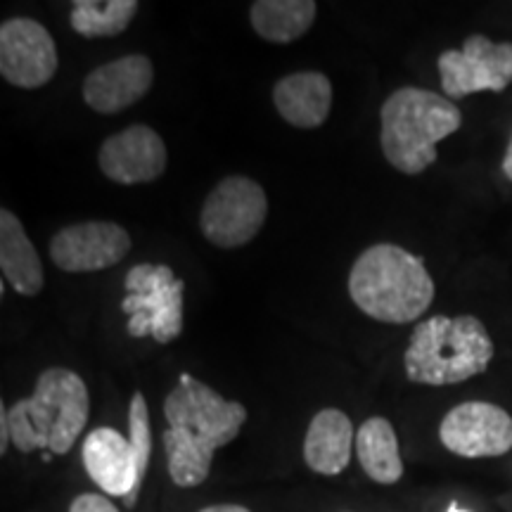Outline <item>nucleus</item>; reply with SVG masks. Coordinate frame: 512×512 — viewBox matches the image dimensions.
Instances as JSON below:
<instances>
[{
  "instance_id": "39448f33",
  "label": "nucleus",
  "mask_w": 512,
  "mask_h": 512,
  "mask_svg": "<svg viewBox=\"0 0 512 512\" xmlns=\"http://www.w3.org/2000/svg\"><path fill=\"white\" fill-rule=\"evenodd\" d=\"M494 351V339L477 316H432L415 325L403 368L415 384L446 387L486 373Z\"/></svg>"
},
{
  "instance_id": "f8f14e48",
  "label": "nucleus",
  "mask_w": 512,
  "mask_h": 512,
  "mask_svg": "<svg viewBox=\"0 0 512 512\" xmlns=\"http://www.w3.org/2000/svg\"><path fill=\"white\" fill-rule=\"evenodd\" d=\"M169 152L155 128L133 124L100 145L98 164L110 181L119 185L152 183L166 171Z\"/></svg>"
},
{
  "instance_id": "7ed1b4c3",
  "label": "nucleus",
  "mask_w": 512,
  "mask_h": 512,
  "mask_svg": "<svg viewBox=\"0 0 512 512\" xmlns=\"http://www.w3.org/2000/svg\"><path fill=\"white\" fill-rule=\"evenodd\" d=\"M91 396L81 375L67 368H48L38 375L29 399L8 408L12 446L22 453L64 456L86 430Z\"/></svg>"
},
{
  "instance_id": "4468645a",
  "label": "nucleus",
  "mask_w": 512,
  "mask_h": 512,
  "mask_svg": "<svg viewBox=\"0 0 512 512\" xmlns=\"http://www.w3.org/2000/svg\"><path fill=\"white\" fill-rule=\"evenodd\" d=\"M155 81V67L145 55H124L95 67L83 81V100L98 114H119L147 95Z\"/></svg>"
},
{
  "instance_id": "20e7f679",
  "label": "nucleus",
  "mask_w": 512,
  "mask_h": 512,
  "mask_svg": "<svg viewBox=\"0 0 512 512\" xmlns=\"http://www.w3.org/2000/svg\"><path fill=\"white\" fill-rule=\"evenodd\" d=\"M380 121L384 159L401 174L418 176L437 162V145L463 126V114L444 95L403 86L384 100Z\"/></svg>"
},
{
  "instance_id": "423d86ee",
  "label": "nucleus",
  "mask_w": 512,
  "mask_h": 512,
  "mask_svg": "<svg viewBox=\"0 0 512 512\" xmlns=\"http://www.w3.org/2000/svg\"><path fill=\"white\" fill-rule=\"evenodd\" d=\"M126 297L121 311L128 313V335L152 337L169 344L183 332L185 283L166 264H138L124 278Z\"/></svg>"
},
{
  "instance_id": "5701e85b",
  "label": "nucleus",
  "mask_w": 512,
  "mask_h": 512,
  "mask_svg": "<svg viewBox=\"0 0 512 512\" xmlns=\"http://www.w3.org/2000/svg\"><path fill=\"white\" fill-rule=\"evenodd\" d=\"M200 512H252L247 510L245 505H233V503H223V505H209V508H204Z\"/></svg>"
},
{
  "instance_id": "0eeeda50",
  "label": "nucleus",
  "mask_w": 512,
  "mask_h": 512,
  "mask_svg": "<svg viewBox=\"0 0 512 512\" xmlns=\"http://www.w3.org/2000/svg\"><path fill=\"white\" fill-rule=\"evenodd\" d=\"M268 197L247 176H228L214 185L200 211L202 235L211 245L235 249L252 242L264 228Z\"/></svg>"
},
{
  "instance_id": "aec40b11",
  "label": "nucleus",
  "mask_w": 512,
  "mask_h": 512,
  "mask_svg": "<svg viewBox=\"0 0 512 512\" xmlns=\"http://www.w3.org/2000/svg\"><path fill=\"white\" fill-rule=\"evenodd\" d=\"M138 10L136 0H74L69 22L83 38H110L124 34Z\"/></svg>"
},
{
  "instance_id": "b1692460",
  "label": "nucleus",
  "mask_w": 512,
  "mask_h": 512,
  "mask_svg": "<svg viewBox=\"0 0 512 512\" xmlns=\"http://www.w3.org/2000/svg\"><path fill=\"white\" fill-rule=\"evenodd\" d=\"M501 169H503V174L512 181V140H510V145H508V152H505V157H503Z\"/></svg>"
},
{
  "instance_id": "1a4fd4ad",
  "label": "nucleus",
  "mask_w": 512,
  "mask_h": 512,
  "mask_svg": "<svg viewBox=\"0 0 512 512\" xmlns=\"http://www.w3.org/2000/svg\"><path fill=\"white\" fill-rule=\"evenodd\" d=\"M60 67L50 31L29 17H12L0 27V74L10 86L34 88L53 81Z\"/></svg>"
},
{
  "instance_id": "f257e3e1",
  "label": "nucleus",
  "mask_w": 512,
  "mask_h": 512,
  "mask_svg": "<svg viewBox=\"0 0 512 512\" xmlns=\"http://www.w3.org/2000/svg\"><path fill=\"white\" fill-rule=\"evenodd\" d=\"M164 451L171 482L181 489L200 486L211 472V460L221 446L238 437L247 420V408L192 377L181 373L164 401Z\"/></svg>"
},
{
  "instance_id": "a211bd4d",
  "label": "nucleus",
  "mask_w": 512,
  "mask_h": 512,
  "mask_svg": "<svg viewBox=\"0 0 512 512\" xmlns=\"http://www.w3.org/2000/svg\"><path fill=\"white\" fill-rule=\"evenodd\" d=\"M356 456L363 472L377 484H396L403 477L399 439L387 418H368L358 427Z\"/></svg>"
},
{
  "instance_id": "412c9836",
  "label": "nucleus",
  "mask_w": 512,
  "mask_h": 512,
  "mask_svg": "<svg viewBox=\"0 0 512 512\" xmlns=\"http://www.w3.org/2000/svg\"><path fill=\"white\" fill-rule=\"evenodd\" d=\"M69 512H119V508L102 494H81L69 505Z\"/></svg>"
},
{
  "instance_id": "4be33fe9",
  "label": "nucleus",
  "mask_w": 512,
  "mask_h": 512,
  "mask_svg": "<svg viewBox=\"0 0 512 512\" xmlns=\"http://www.w3.org/2000/svg\"><path fill=\"white\" fill-rule=\"evenodd\" d=\"M10 418H8V408L0 406V453L8 451L10 446Z\"/></svg>"
},
{
  "instance_id": "393cba45",
  "label": "nucleus",
  "mask_w": 512,
  "mask_h": 512,
  "mask_svg": "<svg viewBox=\"0 0 512 512\" xmlns=\"http://www.w3.org/2000/svg\"><path fill=\"white\" fill-rule=\"evenodd\" d=\"M448 512H470V510H463V508H458V503H451V508H448Z\"/></svg>"
},
{
  "instance_id": "ddd939ff",
  "label": "nucleus",
  "mask_w": 512,
  "mask_h": 512,
  "mask_svg": "<svg viewBox=\"0 0 512 512\" xmlns=\"http://www.w3.org/2000/svg\"><path fill=\"white\" fill-rule=\"evenodd\" d=\"M81 458L88 477L107 496H121L128 508L136 505V498L143 489V477H140L138 456L131 439L112 427H98L83 441Z\"/></svg>"
},
{
  "instance_id": "6ab92c4d",
  "label": "nucleus",
  "mask_w": 512,
  "mask_h": 512,
  "mask_svg": "<svg viewBox=\"0 0 512 512\" xmlns=\"http://www.w3.org/2000/svg\"><path fill=\"white\" fill-rule=\"evenodd\" d=\"M313 0H259L249 8V22L268 43H292L313 27Z\"/></svg>"
},
{
  "instance_id": "2eb2a0df",
  "label": "nucleus",
  "mask_w": 512,
  "mask_h": 512,
  "mask_svg": "<svg viewBox=\"0 0 512 512\" xmlns=\"http://www.w3.org/2000/svg\"><path fill=\"white\" fill-rule=\"evenodd\" d=\"M273 105L294 128H318L332 107V83L320 72H294L275 83Z\"/></svg>"
},
{
  "instance_id": "dca6fc26",
  "label": "nucleus",
  "mask_w": 512,
  "mask_h": 512,
  "mask_svg": "<svg viewBox=\"0 0 512 512\" xmlns=\"http://www.w3.org/2000/svg\"><path fill=\"white\" fill-rule=\"evenodd\" d=\"M356 432L347 413L339 408H323L313 415L304 439V460L313 472L335 477L347 470Z\"/></svg>"
},
{
  "instance_id": "6e6552de",
  "label": "nucleus",
  "mask_w": 512,
  "mask_h": 512,
  "mask_svg": "<svg viewBox=\"0 0 512 512\" xmlns=\"http://www.w3.org/2000/svg\"><path fill=\"white\" fill-rule=\"evenodd\" d=\"M437 67L448 100L482 91L503 93L512 83V43H494L472 34L460 50H444Z\"/></svg>"
},
{
  "instance_id": "9b49d317",
  "label": "nucleus",
  "mask_w": 512,
  "mask_h": 512,
  "mask_svg": "<svg viewBox=\"0 0 512 512\" xmlns=\"http://www.w3.org/2000/svg\"><path fill=\"white\" fill-rule=\"evenodd\" d=\"M131 252V235L112 221L64 226L50 242V259L64 273H95L117 266Z\"/></svg>"
},
{
  "instance_id": "f3484780",
  "label": "nucleus",
  "mask_w": 512,
  "mask_h": 512,
  "mask_svg": "<svg viewBox=\"0 0 512 512\" xmlns=\"http://www.w3.org/2000/svg\"><path fill=\"white\" fill-rule=\"evenodd\" d=\"M0 271L5 283L22 297H36L46 283L41 256L10 209H0Z\"/></svg>"
},
{
  "instance_id": "9d476101",
  "label": "nucleus",
  "mask_w": 512,
  "mask_h": 512,
  "mask_svg": "<svg viewBox=\"0 0 512 512\" xmlns=\"http://www.w3.org/2000/svg\"><path fill=\"white\" fill-rule=\"evenodd\" d=\"M439 439L460 458L505 456L512 448V418L496 403H460L441 420Z\"/></svg>"
},
{
  "instance_id": "f03ea898",
  "label": "nucleus",
  "mask_w": 512,
  "mask_h": 512,
  "mask_svg": "<svg viewBox=\"0 0 512 512\" xmlns=\"http://www.w3.org/2000/svg\"><path fill=\"white\" fill-rule=\"evenodd\" d=\"M351 302L366 316L389 325H406L434 302V280L420 256L399 245L368 247L349 271Z\"/></svg>"
}]
</instances>
